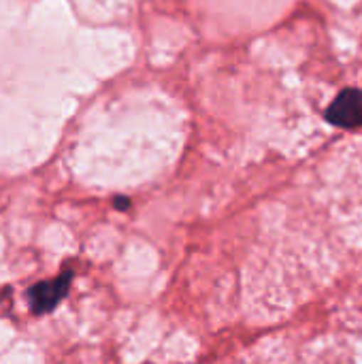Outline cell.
Here are the masks:
<instances>
[{
    "label": "cell",
    "mask_w": 362,
    "mask_h": 364,
    "mask_svg": "<svg viewBox=\"0 0 362 364\" xmlns=\"http://www.w3.org/2000/svg\"><path fill=\"white\" fill-rule=\"evenodd\" d=\"M70 282H73V271H64V273H60L53 279L32 284L26 290V301H28L30 311L34 316H47V314H51L64 301V296L68 294Z\"/></svg>",
    "instance_id": "cell-1"
},
{
    "label": "cell",
    "mask_w": 362,
    "mask_h": 364,
    "mask_svg": "<svg viewBox=\"0 0 362 364\" xmlns=\"http://www.w3.org/2000/svg\"><path fill=\"white\" fill-rule=\"evenodd\" d=\"M326 119L335 126L354 128L362 124V92L344 90L326 109Z\"/></svg>",
    "instance_id": "cell-2"
}]
</instances>
